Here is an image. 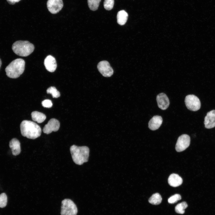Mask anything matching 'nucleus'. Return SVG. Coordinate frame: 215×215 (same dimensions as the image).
Wrapping results in <instances>:
<instances>
[{"mask_svg": "<svg viewBox=\"0 0 215 215\" xmlns=\"http://www.w3.org/2000/svg\"><path fill=\"white\" fill-rule=\"evenodd\" d=\"M9 147L13 155H18L20 153V143L16 138H13L9 142Z\"/></svg>", "mask_w": 215, "mask_h": 215, "instance_id": "dca6fc26", "label": "nucleus"}, {"mask_svg": "<svg viewBox=\"0 0 215 215\" xmlns=\"http://www.w3.org/2000/svg\"><path fill=\"white\" fill-rule=\"evenodd\" d=\"M42 106L45 108H50L53 105V103L49 99H45L42 102Z\"/></svg>", "mask_w": 215, "mask_h": 215, "instance_id": "a878e982", "label": "nucleus"}, {"mask_svg": "<svg viewBox=\"0 0 215 215\" xmlns=\"http://www.w3.org/2000/svg\"><path fill=\"white\" fill-rule=\"evenodd\" d=\"M1 64H2L1 61V59H0V68L1 65Z\"/></svg>", "mask_w": 215, "mask_h": 215, "instance_id": "cd10ccee", "label": "nucleus"}, {"mask_svg": "<svg viewBox=\"0 0 215 215\" xmlns=\"http://www.w3.org/2000/svg\"><path fill=\"white\" fill-rule=\"evenodd\" d=\"M21 0H7L8 3L11 4H13L16 2H18Z\"/></svg>", "mask_w": 215, "mask_h": 215, "instance_id": "bb28decb", "label": "nucleus"}, {"mask_svg": "<svg viewBox=\"0 0 215 215\" xmlns=\"http://www.w3.org/2000/svg\"><path fill=\"white\" fill-rule=\"evenodd\" d=\"M31 115L33 120L39 123L43 122L46 119V116L44 114L37 111L33 112Z\"/></svg>", "mask_w": 215, "mask_h": 215, "instance_id": "a211bd4d", "label": "nucleus"}, {"mask_svg": "<svg viewBox=\"0 0 215 215\" xmlns=\"http://www.w3.org/2000/svg\"><path fill=\"white\" fill-rule=\"evenodd\" d=\"M162 200L160 195L158 193L153 194L149 198V202L153 205H158L161 203Z\"/></svg>", "mask_w": 215, "mask_h": 215, "instance_id": "6ab92c4d", "label": "nucleus"}, {"mask_svg": "<svg viewBox=\"0 0 215 215\" xmlns=\"http://www.w3.org/2000/svg\"><path fill=\"white\" fill-rule=\"evenodd\" d=\"M63 6L62 0H48L47 7L48 10L52 13L55 14L61 10Z\"/></svg>", "mask_w": 215, "mask_h": 215, "instance_id": "1a4fd4ad", "label": "nucleus"}, {"mask_svg": "<svg viewBox=\"0 0 215 215\" xmlns=\"http://www.w3.org/2000/svg\"><path fill=\"white\" fill-rule=\"evenodd\" d=\"M72 159L76 164L81 165L88 161L89 149L86 146L73 145L70 148Z\"/></svg>", "mask_w": 215, "mask_h": 215, "instance_id": "f03ea898", "label": "nucleus"}, {"mask_svg": "<svg viewBox=\"0 0 215 215\" xmlns=\"http://www.w3.org/2000/svg\"><path fill=\"white\" fill-rule=\"evenodd\" d=\"M25 62L22 59H17L11 62L5 69L6 75L10 78L19 77L24 70Z\"/></svg>", "mask_w": 215, "mask_h": 215, "instance_id": "7ed1b4c3", "label": "nucleus"}, {"mask_svg": "<svg viewBox=\"0 0 215 215\" xmlns=\"http://www.w3.org/2000/svg\"><path fill=\"white\" fill-rule=\"evenodd\" d=\"M188 205L185 202L178 204L175 207V212L177 213L182 214L185 213V209L188 207Z\"/></svg>", "mask_w": 215, "mask_h": 215, "instance_id": "aec40b11", "label": "nucleus"}, {"mask_svg": "<svg viewBox=\"0 0 215 215\" xmlns=\"http://www.w3.org/2000/svg\"><path fill=\"white\" fill-rule=\"evenodd\" d=\"M190 138L186 134H182L178 139L175 147L176 150L180 152L185 150L190 145Z\"/></svg>", "mask_w": 215, "mask_h": 215, "instance_id": "0eeeda50", "label": "nucleus"}, {"mask_svg": "<svg viewBox=\"0 0 215 215\" xmlns=\"http://www.w3.org/2000/svg\"><path fill=\"white\" fill-rule=\"evenodd\" d=\"M181 197L180 195L176 194L171 196L168 199V202L170 204H173L181 200Z\"/></svg>", "mask_w": 215, "mask_h": 215, "instance_id": "393cba45", "label": "nucleus"}, {"mask_svg": "<svg viewBox=\"0 0 215 215\" xmlns=\"http://www.w3.org/2000/svg\"><path fill=\"white\" fill-rule=\"evenodd\" d=\"M77 212L76 205L72 200L66 199L62 201L61 215H76Z\"/></svg>", "mask_w": 215, "mask_h": 215, "instance_id": "39448f33", "label": "nucleus"}, {"mask_svg": "<svg viewBox=\"0 0 215 215\" xmlns=\"http://www.w3.org/2000/svg\"><path fill=\"white\" fill-rule=\"evenodd\" d=\"M162 121V118L161 116H154L149 121L148 123V127L151 130H156L158 129L161 126Z\"/></svg>", "mask_w": 215, "mask_h": 215, "instance_id": "4468645a", "label": "nucleus"}, {"mask_svg": "<svg viewBox=\"0 0 215 215\" xmlns=\"http://www.w3.org/2000/svg\"><path fill=\"white\" fill-rule=\"evenodd\" d=\"M101 0H87L88 6L92 10H96L99 6Z\"/></svg>", "mask_w": 215, "mask_h": 215, "instance_id": "412c9836", "label": "nucleus"}, {"mask_svg": "<svg viewBox=\"0 0 215 215\" xmlns=\"http://www.w3.org/2000/svg\"><path fill=\"white\" fill-rule=\"evenodd\" d=\"M182 179L178 174L172 173L169 176L168 182L171 186L176 187L181 185L182 183Z\"/></svg>", "mask_w": 215, "mask_h": 215, "instance_id": "2eb2a0df", "label": "nucleus"}, {"mask_svg": "<svg viewBox=\"0 0 215 215\" xmlns=\"http://www.w3.org/2000/svg\"><path fill=\"white\" fill-rule=\"evenodd\" d=\"M34 45L27 41H18L12 46V49L16 55L21 56H27L34 51Z\"/></svg>", "mask_w": 215, "mask_h": 215, "instance_id": "20e7f679", "label": "nucleus"}, {"mask_svg": "<svg viewBox=\"0 0 215 215\" xmlns=\"http://www.w3.org/2000/svg\"><path fill=\"white\" fill-rule=\"evenodd\" d=\"M44 64L47 70L51 72H54L57 67L55 59L50 55L47 56L45 58Z\"/></svg>", "mask_w": 215, "mask_h": 215, "instance_id": "ddd939ff", "label": "nucleus"}, {"mask_svg": "<svg viewBox=\"0 0 215 215\" xmlns=\"http://www.w3.org/2000/svg\"><path fill=\"white\" fill-rule=\"evenodd\" d=\"M114 3V0H105L104 2V8L107 10H111L113 7Z\"/></svg>", "mask_w": 215, "mask_h": 215, "instance_id": "5701e85b", "label": "nucleus"}, {"mask_svg": "<svg viewBox=\"0 0 215 215\" xmlns=\"http://www.w3.org/2000/svg\"><path fill=\"white\" fill-rule=\"evenodd\" d=\"M128 13L125 10H122L119 11L117 15V22L121 25H124L128 19Z\"/></svg>", "mask_w": 215, "mask_h": 215, "instance_id": "f3484780", "label": "nucleus"}, {"mask_svg": "<svg viewBox=\"0 0 215 215\" xmlns=\"http://www.w3.org/2000/svg\"><path fill=\"white\" fill-rule=\"evenodd\" d=\"M156 100L158 107L162 110L166 109L170 104L169 100L166 94L161 93L156 96Z\"/></svg>", "mask_w": 215, "mask_h": 215, "instance_id": "9b49d317", "label": "nucleus"}, {"mask_svg": "<svg viewBox=\"0 0 215 215\" xmlns=\"http://www.w3.org/2000/svg\"><path fill=\"white\" fill-rule=\"evenodd\" d=\"M97 67L99 72L103 76L109 77L113 73V70L108 62L102 61L98 64Z\"/></svg>", "mask_w": 215, "mask_h": 215, "instance_id": "6e6552de", "label": "nucleus"}, {"mask_svg": "<svg viewBox=\"0 0 215 215\" xmlns=\"http://www.w3.org/2000/svg\"><path fill=\"white\" fill-rule=\"evenodd\" d=\"M47 92L51 94L53 98H58L60 96V92L54 87L51 86L48 88L47 90Z\"/></svg>", "mask_w": 215, "mask_h": 215, "instance_id": "4be33fe9", "label": "nucleus"}, {"mask_svg": "<svg viewBox=\"0 0 215 215\" xmlns=\"http://www.w3.org/2000/svg\"><path fill=\"white\" fill-rule=\"evenodd\" d=\"M185 102L186 106L189 110L196 111L201 107V102L199 99L194 95H187L185 98Z\"/></svg>", "mask_w": 215, "mask_h": 215, "instance_id": "423d86ee", "label": "nucleus"}, {"mask_svg": "<svg viewBox=\"0 0 215 215\" xmlns=\"http://www.w3.org/2000/svg\"><path fill=\"white\" fill-rule=\"evenodd\" d=\"M21 133L27 138L35 139L39 137L42 130L40 127L35 122L30 121H23L20 125Z\"/></svg>", "mask_w": 215, "mask_h": 215, "instance_id": "f257e3e1", "label": "nucleus"}, {"mask_svg": "<svg viewBox=\"0 0 215 215\" xmlns=\"http://www.w3.org/2000/svg\"><path fill=\"white\" fill-rule=\"evenodd\" d=\"M60 125V122L58 120L54 118L51 119L45 125L43 131L44 133L49 134L53 131L56 132L58 130Z\"/></svg>", "mask_w": 215, "mask_h": 215, "instance_id": "9d476101", "label": "nucleus"}, {"mask_svg": "<svg viewBox=\"0 0 215 215\" xmlns=\"http://www.w3.org/2000/svg\"><path fill=\"white\" fill-rule=\"evenodd\" d=\"M7 197L4 193L0 194V208H3L5 207L7 204Z\"/></svg>", "mask_w": 215, "mask_h": 215, "instance_id": "b1692460", "label": "nucleus"}, {"mask_svg": "<svg viewBox=\"0 0 215 215\" xmlns=\"http://www.w3.org/2000/svg\"><path fill=\"white\" fill-rule=\"evenodd\" d=\"M205 127L211 129L215 127V110H213L207 113L204 119Z\"/></svg>", "mask_w": 215, "mask_h": 215, "instance_id": "f8f14e48", "label": "nucleus"}]
</instances>
